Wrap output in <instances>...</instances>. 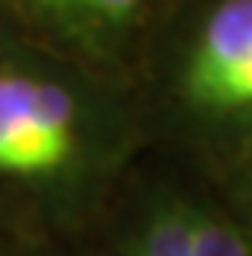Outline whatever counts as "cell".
<instances>
[{
  "label": "cell",
  "instance_id": "cell-6",
  "mask_svg": "<svg viewBox=\"0 0 252 256\" xmlns=\"http://www.w3.org/2000/svg\"><path fill=\"white\" fill-rule=\"evenodd\" d=\"M210 178L216 181L223 200H226L230 214L236 217L239 230H243L246 243H249V250H252V151L243 161H236L230 171L210 174Z\"/></svg>",
  "mask_w": 252,
  "mask_h": 256
},
{
  "label": "cell",
  "instance_id": "cell-5",
  "mask_svg": "<svg viewBox=\"0 0 252 256\" xmlns=\"http://www.w3.org/2000/svg\"><path fill=\"white\" fill-rule=\"evenodd\" d=\"M85 256H148L134 234L131 220H128L125 207L118 204V194L111 200V207L105 210V217L89 230L85 240H79Z\"/></svg>",
  "mask_w": 252,
  "mask_h": 256
},
{
  "label": "cell",
  "instance_id": "cell-4",
  "mask_svg": "<svg viewBox=\"0 0 252 256\" xmlns=\"http://www.w3.org/2000/svg\"><path fill=\"white\" fill-rule=\"evenodd\" d=\"M171 7L174 0H0V16L66 60L128 82Z\"/></svg>",
  "mask_w": 252,
  "mask_h": 256
},
{
  "label": "cell",
  "instance_id": "cell-2",
  "mask_svg": "<svg viewBox=\"0 0 252 256\" xmlns=\"http://www.w3.org/2000/svg\"><path fill=\"white\" fill-rule=\"evenodd\" d=\"M128 89L148 148L230 171L252 151V0H174Z\"/></svg>",
  "mask_w": 252,
  "mask_h": 256
},
{
  "label": "cell",
  "instance_id": "cell-3",
  "mask_svg": "<svg viewBox=\"0 0 252 256\" xmlns=\"http://www.w3.org/2000/svg\"><path fill=\"white\" fill-rule=\"evenodd\" d=\"M118 204L148 256H252L216 181L171 151L144 148Z\"/></svg>",
  "mask_w": 252,
  "mask_h": 256
},
{
  "label": "cell",
  "instance_id": "cell-7",
  "mask_svg": "<svg viewBox=\"0 0 252 256\" xmlns=\"http://www.w3.org/2000/svg\"><path fill=\"white\" fill-rule=\"evenodd\" d=\"M20 256H85L82 243H52V240H36L26 243Z\"/></svg>",
  "mask_w": 252,
  "mask_h": 256
},
{
  "label": "cell",
  "instance_id": "cell-1",
  "mask_svg": "<svg viewBox=\"0 0 252 256\" xmlns=\"http://www.w3.org/2000/svg\"><path fill=\"white\" fill-rule=\"evenodd\" d=\"M144 144L128 82L98 76L0 16V220L26 243H79Z\"/></svg>",
  "mask_w": 252,
  "mask_h": 256
},
{
  "label": "cell",
  "instance_id": "cell-8",
  "mask_svg": "<svg viewBox=\"0 0 252 256\" xmlns=\"http://www.w3.org/2000/svg\"><path fill=\"white\" fill-rule=\"evenodd\" d=\"M23 246H26V240H23L16 230H10L3 220H0V256H20Z\"/></svg>",
  "mask_w": 252,
  "mask_h": 256
}]
</instances>
